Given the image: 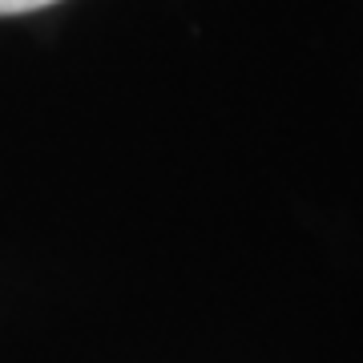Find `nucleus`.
Instances as JSON below:
<instances>
[{"instance_id": "nucleus-1", "label": "nucleus", "mask_w": 363, "mask_h": 363, "mask_svg": "<svg viewBox=\"0 0 363 363\" xmlns=\"http://www.w3.org/2000/svg\"><path fill=\"white\" fill-rule=\"evenodd\" d=\"M57 0H0V16H21V13H37V9H49Z\"/></svg>"}]
</instances>
